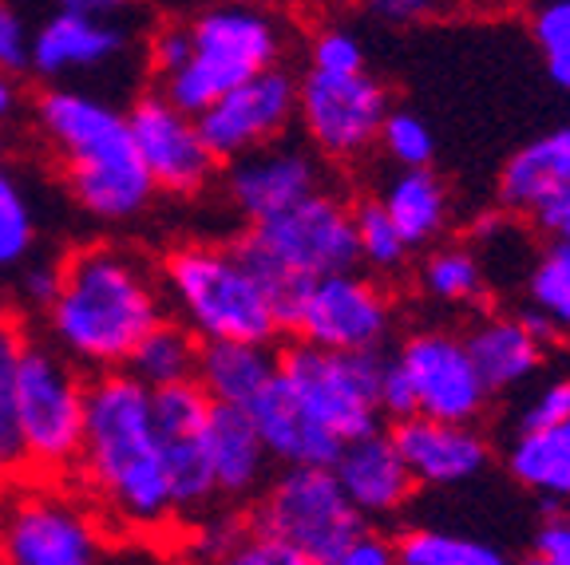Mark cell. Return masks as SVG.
Instances as JSON below:
<instances>
[{
	"label": "cell",
	"instance_id": "cell-16",
	"mask_svg": "<svg viewBox=\"0 0 570 565\" xmlns=\"http://www.w3.org/2000/svg\"><path fill=\"white\" fill-rule=\"evenodd\" d=\"M226 167V198L246 221L269 218V214L294 206L297 198L321 190V155L313 147H294V142H266Z\"/></svg>",
	"mask_w": 570,
	"mask_h": 565
},
{
	"label": "cell",
	"instance_id": "cell-7",
	"mask_svg": "<svg viewBox=\"0 0 570 565\" xmlns=\"http://www.w3.org/2000/svg\"><path fill=\"white\" fill-rule=\"evenodd\" d=\"M12 399H17L24 467L48 475L76 467L83 447V404H88V376L80 364H71L52 340L24 336Z\"/></svg>",
	"mask_w": 570,
	"mask_h": 565
},
{
	"label": "cell",
	"instance_id": "cell-3",
	"mask_svg": "<svg viewBox=\"0 0 570 565\" xmlns=\"http://www.w3.org/2000/svg\"><path fill=\"white\" fill-rule=\"evenodd\" d=\"M36 127L88 218L131 221L155 202L159 190L135 150L127 111L80 88H48L36 99Z\"/></svg>",
	"mask_w": 570,
	"mask_h": 565
},
{
	"label": "cell",
	"instance_id": "cell-34",
	"mask_svg": "<svg viewBox=\"0 0 570 565\" xmlns=\"http://www.w3.org/2000/svg\"><path fill=\"white\" fill-rule=\"evenodd\" d=\"M36 246V214L24 186L0 162V269H17Z\"/></svg>",
	"mask_w": 570,
	"mask_h": 565
},
{
	"label": "cell",
	"instance_id": "cell-6",
	"mask_svg": "<svg viewBox=\"0 0 570 565\" xmlns=\"http://www.w3.org/2000/svg\"><path fill=\"white\" fill-rule=\"evenodd\" d=\"M289 32L282 17L262 9L258 0H226L190 20V60L163 76L159 91L187 116L230 91L234 83L282 63Z\"/></svg>",
	"mask_w": 570,
	"mask_h": 565
},
{
	"label": "cell",
	"instance_id": "cell-40",
	"mask_svg": "<svg viewBox=\"0 0 570 565\" xmlns=\"http://www.w3.org/2000/svg\"><path fill=\"white\" fill-rule=\"evenodd\" d=\"M190 60V24H159L147 40V63H151L155 80L178 71L183 63Z\"/></svg>",
	"mask_w": 570,
	"mask_h": 565
},
{
	"label": "cell",
	"instance_id": "cell-27",
	"mask_svg": "<svg viewBox=\"0 0 570 565\" xmlns=\"http://www.w3.org/2000/svg\"><path fill=\"white\" fill-rule=\"evenodd\" d=\"M198 340L178 317H163L159 325H151L142 333V340L131 348L124 368L131 371L135 380H142L147 388H163V384L195 380L198 364Z\"/></svg>",
	"mask_w": 570,
	"mask_h": 565
},
{
	"label": "cell",
	"instance_id": "cell-4",
	"mask_svg": "<svg viewBox=\"0 0 570 565\" xmlns=\"http://www.w3.org/2000/svg\"><path fill=\"white\" fill-rule=\"evenodd\" d=\"M234 249L266 285L277 320H282V333L289 328V313H294L297 297L317 277L361 266L353 206L325 186L297 198L294 206L269 214V218L246 221V234L234 241Z\"/></svg>",
	"mask_w": 570,
	"mask_h": 565
},
{
	"label": "cell",
	"instance_id": "cell-42",
	"mask_svg": "<svg viewBox=\"0 0 570 565\" xmlns=\"http://www.w3.org/2000/svg\"><path fill=\"white\" fill-rule=\"evenodd\" d=\"M356 4L381 24H420V20L455 9L460 0H356Z\"/></svg>",
	"mask_w": 570,
	"mask_h": 565
},
{
	"label": "cell",
	"instance_id": "cell-10",
	"mask_svg": "<svg viewBox=\"0 0 570 565\" xmlns=\"http://www.w3.org/2000/svg\"><path fill=\"white\" fill-rule=\"evenodd\" d=\"M285 333L333 353H384L396 336V305L376 277L337 269L297 297Z\"/></svg>",
	"mask_w": 570,
	"mask_h": 565
},
{
	"label": "cell",
	"instance_id": "cell-35",
	"mask_svg": "<svg viewBox=\"0 0 570 565\" xmlns=\"http://www.w3.org/2000/svg\"><path fill=\"white\" fill-rule=\"evenodd\" d=\"M376 147L392 167H432L436 159V135L412 111H389L376 135Z\"/></svg>",
	"mask_w": 570,
	"mask_h": 565
},
{
	"label": "cell",
	"instance_id": "cell-23",
	"mask_svg": "<svg viewBox=\"0 0 570 565\" xmlns=\"http://www.w3.org/2000/svg\"><path fill=\"white\" fill-rule=\"evenodd\" d=\"M203 439H206V459H210L218 498L246 503V498H254L269 483L274 459L262 447V435L246 407L210 404V419H206Z\"/></svg>",
	"mask_w": 570,
	"mask_h": 565
},
{
	"label": "cell",
	"instance_id": "cell-14",
	"mask_svg": "<svg viewBox=\"0 0 570 565\" xmlns=\"http://www.w3.org/2000/svg\"><path fill=\"white\" fill-rule=\"evenodd\" d=\"M392 360L409 380L416 416L448 419V424H475L488 412L491 391L483 388L460 333L420 328V333L404 336Z\"/></svg>",
	"mask_w": 570,
	"mask_h": 565
},
{
	"label": "cell",
	"instance_id": "cell-22",
	"mask_svg": "<svg viewBox=\"0 0 570 565\" xmlns=\"http://www.w3.org/2000/svg\"><path fill=\"white\" fill-rule=\"evenodd\" d=\"M249 419L258 427L262 447L274 459V467H330L337 459L341 439L333 432L305 416V407L289 396L282 376L266 384L258 396L246 404Z\"/></svg>",
	"mask_w": 570,
	"mask_h": 565
},
{
	"label": "cell",
	"instance_id": "cell-47",
	"mask_svg": "<svg viewBox=\"0 0 570 565\" xmlns=\"http://www.w3.org/2000/svg\"><path fill=\"white\" fill-rule=\"evenodd\" d=\"M56 9H68V12H88V17H107V20H119L127 9H131L135 0H52Z\"/></svg>",
	"mask_w": 570,
	"mask_h": 565
},
{
	"label": "cell",
	"instance_id": "cell-2",
	"mask_svg": "<svg viewBox=\"0 0 570 565\" xmlns=\"http://www.w3.org/2000/svg\"><path fill=\"white\" fill-rule=\"evenodd\" d=\"M76 467L107 511L131 531H159L175 518L163 470V443L151 419V388L127 368L96 371L83 404V447Z\"/></svg>",
	"mask_w": 570,
	"mask_h": 565
},
{
	"label": "cell",
	"instance_id": "cell-21",
	"mask_svg": "<svg viewBox=\"0 0 570 565\" xmlns=\"http://www.w3.org/2000/svg\"><path fill=\"white\" fill-rule=\"evenodd\" d=\"M463 345L491 396H508L531 384L547 364V348L519 313H475L463 328Z\"/></svg>",
	"mask_w": 570,
	"mask_h": 565
},
{
	"label": "cell",
	"instance_id": "cell-43",
	"mask_svg": "<svg viewBox=\"0 0 570 565\" xmlns=\"http://www.w3.org/2000/svg\"><path fill=\"white\" fill-rule=\"evenodd\" d=\"M376 396H381V419H389V424L416 416V399H412V388H409L404 371L396 368V360H392V356H384L381 391H376Z\"/></svg>",
	"mask_w": 570,
	"mask_h": 565
},
{
	"label": "cell",
	"instance_id": "cell-32",
	"mask_svg": "<svg viewBox=\"0 0 570 565\" xmlns=\"http://www.w3.org/2000/svg\"><path fill=\"white\" fill-rule=\"evenodd\" d=\"M353 230H356V257L361 266L373 269L381 277L401 274L409 266V241L401 238V230L392 226V218L384 214V206L376 198L353 206Z\"/></svg>",
	"mask_w": 570,
	"mask_h": 565
},
{
	"label": "cell",
	"instance_id": "cell-39",
	"mask_svg": "<svg viewBox=\"0 0 570 565\" xmlns=\"http://www.w3.org/2000/svg\"><path fill=\"white\" fill-rule=\"evenodd\" d=\"M230 562L234 565H305V557L297 554L294 546H285L282 538H274V534L249 526V518H246V534H242V542L234 546Z\"/></svg>",
	"mask_w": 570,
	"mask_h": 565
},
{
	"label": "cell",
	"instance_id": "cell-44",
	"mask_svg": "<svg viewBox=\"0 0 570 565\" xmlns=\"http://www.w3.org/2000/svg\"><path fill=\"white\" fill-rule=\"evenodd\" d=\"M246 534V518H214V522H203L195 534V554L198 557H218V562H230L234 546L242 542Z\"/></svg>",
	"mask_w": 570,
	"mask_h": 565
},
{
	"label": "cell",
	"instance_id": "cell-1",
	"mask_svg": "<svg viewBox=\"0 0 570 565\" xmlns=\"http://www.w3.org/2000/svg\"><path fill=\"white\" fill-rule=\"evenodd\" d=\"M167 317L159 274L116 241L76 246L48 300V340L83 371L124 368L142 333Z\"/></svg>",
	"mask_w": 570,
	"mask_h": 565
},
{
	"label": "cell",
	"instance_id": "cell-30",
	"mask_svg": "<svg viewBox=\"0 0 570 565\" xmlns=\"http://www.w3.org/2000/svg\"><path fill=\"white\" fill-rule=\"evenodd\" d=\"M527 309L539 313L559 336H570V238H547L527 269Z\"/></svg>",
	"mask_w": 570,
	"mask_h": 565
},
{
	"label": "cell",
	"instance_id": "cell-20",
	"mask_svg": "<svg viewBox=\"0 0 570 565\" xmlns=\"http://www.w3.org/2000/svg\"><path fill=\"white\" fill-rule=\"evenodd\" d=\"M495 198L531 226L570 202V123L523 142L499 170Z\"/></svg>",
	"mask_w": 570,
	"mask_h": 565
},
{
	"label": "cell",
	"instance_id": "cell-19",
	"mask_svg": "<svg viewBox=\"0 0 570 565\" xmlns=\"http://www.w3.org/2000/svg\"><path fill=\"white\" fill-rule=\"evenodd\" d=\"M124 48H127V32L119 20L56 9L32 32L28 71L40 76V80L56 83V80H68V76H80V71L116 63L124 56Z\"/></svg>",
	"mask_w": 570,
	"mask_h": 565
},
{
	"label": "cell",
	"instance_id": "cell-49",
	"mask_svg": "<svg viewBox=\"0 0 570 565\" xmlns=\"http://www.w3.org/2000/svg\"><path fill=\"white\" fill-rule=\"evenodd\" d=\"M534 230L543 238H570V202H562L559 210H551L543 221H534Z\"/></svg>",
	"mask_w": 570,
	"mask_h": 565
},
{
	"label": "cell",
	"instance_id": "cell-48",
	"mask_svg": "<svg viewBox=\"0 0 570 565\" xmlns=\"http://www.w3.org/2000/svg\"><path fill=\"white\" fill-rule=\"evenodd\" d=\"M20 107V88H17V76L12 71L0 68V127L9 123L12 116H17Z\"/></svg>",
	"mask_w": 570,
	"mask_h": 565
},
{
	"label": "cell",
	"instance_id": "cell-11",
	"mask_svg": "<svg viewBox=\"0 0 570 565\" xmlns=\"http://www.w3.org/2000/svg\"><path fill=\"white\" fill-rule=\"evenodd\" d=\"M389 111V88L368 68L348 76L309 68L297 76V123L321 159L353 162L368 155Z\"/></svg>",
	"mask_w": 570,
	"mask_h": 565
},
{
	"label": "cell",
	"instance_id": "cell-41",
	"mask_svg": "<svg viewBox=\"0 0 570 565\" xmlns=\"http://www.w3.org/2000/svg\"><path fill=\"white\" fill-rule=\"evenodd\" d=\"M28 48H32V28L20 17L17 4L0 0V68L20 76L28 71Z\"/></svg>",
	"mask_w": 570,
	"mask_h": 565
},
{
	"label": "cell",
	"instance_id": "cell-5",
	"mask_svg": "<svg viewBox=\"0 0 570 565\" xmlns=\"http://www.w3.org/2000/svg\"><path fill=\"white\" fill-rule=\"evenodd\" d=\"M167 313H175L198 340H254L277 345L282 320L258 274L223 241H183L159 266Z\"/></svg>",
	"mask_w": 570,
	"mask_h": 565
},
{
	"label": "cell",
	"instance_id": "cell-8",
	"mask_svg": "<svg viewBox=\"0 0 570 565\" xmlns=\"http://www.w3.org/2000/svg\"><path fill=\"white\" fill-rule=\"evenodd\" d=\"M254 498L249 526L294 546L305 565H341L348 542L368 526L330 467H282Z\"/></svg>",
	"mask_w": 570,
	"mask_h": 565
},
{
	"label": "cell",
	"instance_id": "cell-29",
	"mask_svg": "<svg viewBox=\"0 0 570 565\" xmlns=\"http://www.w3.org/2000/svg\"><path fill=\"white\" fill-rule=\"evenodd\" d=\"M396 562L404 565H503L508 549L495 542L475 538L460 531H432V526H412V531L392 538Z\"/></svg>",
	"mask_w": 570,
	"mask_h": 565
},
{
	"label": "cell",
	"instance_id": "cell-9",
	"mask_svg": "<svg viewBox=\"0 0 570 565\" xmlns=\"http://www.w3.org/2000/svg\"><path fill=\"white\" fill-rule=\"evenodd\" d=\"M384 353H333V348L289 340L277 348V376L289 396L341 443L381 427Z\"/></svg>",
	"mask_w": 570,
	"mask_h": 565
},
{
	"label": "cell",
	"instance_id": "cell-25",
	"mask_svg": "<svg viewBox=\"0 0 570 565\" xmlns=\"http://www.w3.org/2000/svg\"><path fill=\"white\" fill-rule=\"evenodd\" d=\"M277 376V348L254 340H203L195 380L214 404L246 407Z\"/></svg>",
	"mask_w": 570,
	"mask_h": 565
},
{
	"label": "cell",
	"instance_id": "cell-38",
	"mask_svg": "<svg viewBox=\"0 0 570 565\" xmlns=\"http://www.w3.org/2000/svg\"><path fill=\"white\" fill-rule=\"evenodd\" d=\"M562 419H570V376H554L534 391L531 404L519 412L515 432H539V427H554Z\"/></svg>",
	"mask_w": 570,
	"mask_h": 565
},
{
	"label": "cell",
	"instance_id": "cell-24",
	"mask_svg": "<svg viewBox=\"0 0 570 565\" xmlns=\"http://www.w3.org/2000/svg\"><path fill=\"white\" fill-rule=\"evenodd\" d=\"M376 202L384 206V214L409 241V249L436 246L448 230V218H452V195L432 167H396V175L376 195Z\"/></svg>",
	"mask_w": 570,
	"mask_h": 565
},
{
	"label": "cell",
	"instance_id": "cell-12",
	"mask_svg": "<svg viewBox=\"0 0 570 565\" xmlns=\"http://www.w3.org/2000/svg\"><path fill=\"white\" fill-rule=\"evenodd\" d=\"M107 554L99 522L63 495H20L0 511V562L91 565Z\"/></svg>",
	"mask_w": 570,
	"mask_h": 565
},
{
	"label": "cell",
	"instance_id": "cell-15",
	"mask_svg": "<svg viewBox=\"0 0 570 565\" xmlns=\"http://www.w3.org/2000/svg\"><path fill=\"white\" fill-rule=\"evenodd\" d=\"M135 150L151 175L155 190L175 198H195L218 175V159L206 150L195 116L178 111L163 91H147L127 111Z\"/></svg>",
	"mask_w": 570,
	"mask_h": 565
},
{
	"label": "cell",
	"instance_id": "cell-31",
	"mask_svg": "<svg viewBox=\"0 0 570 565\" xmlns=\"http://www.w3.org/2000/svg\"><path fill=\"white\" fill-rule=\"evenodd\" d=\"M527 32L547 80L570 96V0H527Z\"/></svg>",
	"mask_w": 570,
	"mask_h": 565
},
{
	"label": "cell",
	"instance_id": "cell-28",
	"mask_svg": "<svg viewBox=\"0 0 570 565\" xmlns=\"http://www.w3.org/2000/svg\"><path fill=\"white\" fill-rule=\"evenodd\" d=\"M420 289L444 309H480L488 277L472 246H436L420 266Z\"/></svg>",
	"mask_w": 570,
	"mask_h": 565
},
{
	"label": "cell",
	"instance_id": "cell-36",
	"mask_svg": "<svg viewBox=\"0 0 570 565\" xmlns=\"http://www.w3.org/2000/svg\"><path fill=\"white\" fill-rule=\"evenodd\" d=\"M309 68L333 71V76L365 71L368 56H365V44H361V36H356L353 28H341V24L317 28L309 40Z\"/></svg>",
	"mask_w": 570,
	"mask_h": 565
},
{
	"label": "cell",
	"instance_id": "cell-26",
	"mask_svg": "<svg viewBox=\"0 0 570 565\" xmlns=\"http://www.w3.org/2000/svg\"><path fill=\"white\" fill-rule=\"evenodd\" d=\"M508 475L543 503H570V419L539 432H515Z\"/></svg>",
	"mask_w": 570,
	"mask_h": 565
},
{
	"label": "cell",
	"instance_id": "cell-45",
	"mask_svg": "<svg viewBox=\"0 0 570 565\" xmlns=\"http://www.w3.org/2000/svg\"><path fill=\"white\" fill-rule=\"evenodd\" d=\"M56 285H60V261H32V266L20 274V300L28 309L45 313L48 300L56 297Z\"/></svg>",
	"mask_w": 570,
	"mask_h": 565
},
{
	"label": "cell",
	"instance_id": "cell-18",
	"mask_svg": "<svg viewBox=\"0 0 570 565\" xmlns=\"http://www.w3.org/2000/svg\"><path fill=\"white\" fill-rule=\"evenodd\" d=\"M392 443L409 463L416 486H463L480 478L491 463V443L475 432V424H448V419L409 416L389 427Z\"/></svg>",
	"mask_w": 570,
	"mask_h": 565
},
{
	"label": "cell",
	"instance_id": "cell-13",
	"mask_svg": "<svg viewBox=\"0 0 570 565\" xmlns=\"http://www.w3.org/2000/svg\"><path fill=\"white\" fill-rule=\"evenodd\" d=\"M294 119H297V76L285 63H274V68L234 83L210 107H203L195 116V127L203 135L206 150L223 167V162L238 159L246 150L282 139Z\"/></svg>",
	"mask_w": 570,
	"mask_h": 565
},
{
	"label": "cell",
	"instance_id": "cell-37",
	"mask_svg": "<svg viewBox=\"0 0 570 565\" xmlns=\"http://www.w3.org/2000/svg\"><path fill=\"white\" fill-rule=\"evenodd\" d=\"M531 562L570 565V503H543V522L531 534Z\"/></svg>",
	"mask_w": 570,
	"mask_h": 565
},
{
	"label": "cell",
	"instance_id": "cell-17",
	"mask_svg": "<svg viewBox=\"0 0 570 565\" xmlns=\"http://www.w3.org/2000/svg\"><path fill=\"white\" fill-rule=\"evenodd\" d=\"M330 470L337 475L348 503L373 526L396 522L416 495V478H412L409 463L392 443V432H384V427H373V432L341 443Z\"/></svg>",
	"mask_w": 570,
	"mask_h": 565
},
{
	"label": "cell",
	"instance_id": "cell-33",
	"mask_svg": "<svg viewBox=\"0 0 570 565\" xmlns=\"http://www.w3.org/2000/svg\"><path fill=\"white\" fill-rule=\"evenodd\" d=\"M24 345V333L17 320L0 317V475L24 467V447H20V427H17V399H12V384H17V356Z\"/></svg>",
	"mask_w": 570,
	"mask_h": 565
},
{
	"label": "cell",
	"instance_id": "cell-46",
	"mask_svg": "<svg viewBox=\"0 0 570 565\" xmlns=\"http://www.w3.org/2000/svg\"><path fill=\"white\" fill-rule=\"evenodd\" d=\"M389 562H396V549H392L389 534L381 526H373V522L348 542L345 557H341V565H389Z\"/></svg>",
	"mask_w": 570,
	"mask_h": 565
}]
</instances>
